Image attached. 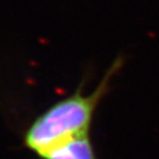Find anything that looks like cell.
Here are the masks:
<instances>
[{
  "label": "cell",
  "instance_id": "obj_1",
  "mask_svg": "<svg viewBox=\"0 0 159 159\" xmlns=\"http://www.w3.org/2000/svg\"><path fill=\"white\" fill-rule=\"evenodd\" d=\"M124 64L118 57L109 65L99 84L89 94H84L85 80L74 92L47 108L30 125L25 144L40 159L82 139L91 138L93 119L99 103L108 93L112 80Z\"/></svg>",
  "mask_w": 159,
  "mask_h": 159
}]
</instances>
